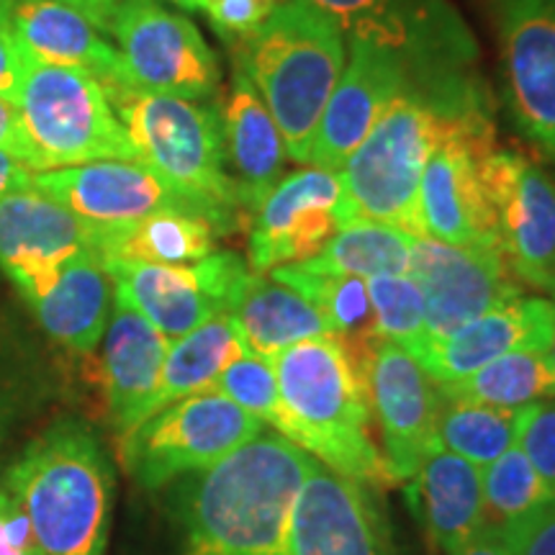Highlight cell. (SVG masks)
I'll return each mask as SVG.
<instances>
[{"label": "cell", "mask_w": 555, "mask_h": 555, "mask_svg": "<svg viewBox=\"0 0 555 555\" xmlns=\"http://www.w3.org/2000/svg\"><path fill=\"white\" fill-rule=\"evenodd\" d=\"M499 26L512 116L555 157V0H502Z\"/></svg>", "instance_id": "obj_17"}, {"label": "cell", "mask_w": 555, "mask_h": 555, "mask_svg": "<svg viewBox=\"0 0 555 555\" xmlns=\"http://www.w3.org/2000/svg\"><path fill=\"white\" fill-rule=\"evenodd\" d=\"M409 82L406 67L391 52L367 41H350V60L311 139L307 157L311 168L343 170L347 157L363 144L384 108Z\"/></svg>", "instance_id": "obj_21"}, {"label": "cell", "mask_w": 555, "mask_h": 555, "mask_svg": "<svg viewBox=\"0 0 555 555\" xmlns=\"http://www.w3.org/2000/svg\"><path fill=\"white\" fill-rule=\"evenodd\" d=\"M34 314L47 330L73 352H93L106 332L114 309V278L93 249L69 258L52 286L29 301Z\"/></svg>", "instance_id": "obj_27"}, {"label": "cell", "mask_w": 555, "mask_h": 555, "mask_svg": "<svg viewBox=\"0 0 555 555\" xmlns=\"http://www.w3.org/2000/svg\"><path fill=\"white\" fill-rule=\"evenodd\" d=\"M21 73H24V50L9 29H0V99L16 101Z\"/></svg>", "instance_id": "obj_42"}, {"label": "cell", "mask_w": 555, "mask_h": 555, "mask_svg": "<svg viewBox=\"0 0 555 555\" xmlns=\"http://www.w3.org/2000/svg\"><path fill=\"white\" fill-rule=\"evenodd\" d=\"M9 29L29 57L93 75L101 86L124 80V62L93 21L57 0H11Z\"/></svg>", "instance_id": "obj_24"}, {"label": "cell", "mask_w": 555, "mask_h": 555, "mask_svg": "<svg viewBox=\"0 0 555 555\" xmlns=\"http://www.w3.org/2000/svg\"><path fill=\"white\" fill-rule=\"evenodd\" d=\"M57 3H65L69 9H75L78 13H82L88 21H93L99 29L108 37V26L114 21L116 11L124 0H57Z\"/></svg>", "instance_id": "obj_46"}, {"label": "cell", "mask_w": 555, "mask_h": 555, "mask_svg": "<svg viewBox=\"0 0 555 555\" xmlns=\"http://www.w3.org/2000/svg\"><path fill=\"white\" fill-rule=\"evenodd\" d=\"M519 414L522 409L476 404L440 393L435 440L440 448L466 457L476 468H483L517 442Z\"/></svg>", "instance_id": "obj_33"}, {"label": "cell", "mask_w": 555, "mask_h": 555, "mask_svg": "<svg viewBox=\"0 0 555 555\" xmlns=\"http://www.w3.org/2000/svg\"><path fill=\"white\" fill-rule=\"evenodd\" d=\"M13 106L34 172L95 159H137L106 90L82 69L47 65L24 52V73Z\"/></svg>", "instance_id": "obj_7"}, {"label": "cell", "mask_w": 555, "mask_h": 555, "mask_svg": "<svg viewBox=\"0 0 555 555\" xmlns=\"http://www.w3.org/2000/svg\"><path fill=\"white\" fill-rule=\"evenodd\" d=\"M29 189H34V170L11 155H5V152H0V196Z\"/></svg>", "instance_id": "obj_44"}, {"label": "cell", "mask_w": 555, "mask_h": 555, "mask_svg": "<svg viewBox=\"0 0 555 555\" xmlns=\"http://www.w3.org/2000/svg\"><path fill=\"white\" fill-rule=\"evenodd\" d=\"M406 502L429 540L446 553L468 543L486 527L481 470L440 446L422 457L409 478Z\"/></svg>", "instance_id": "obj_25"}, {"label": "cell", "mask_w": 555, "mask_h": 555, "mask_svg": "<svg viewBox=\"0 0 555 555\" xmlns=\"http://www.w3.org/2000/svg\"><path fill=\"white\" fill-rule=\"evenodd\" d=\"M5 491L29 515L41 555H103L114 470L101 437L80 420H60L26 446Z\"/></svg>", "instance_id": "obj_4"}, {"label": "cell", "mask_w": 555, "mask_h": 555, "mask_svg": "<svg viewBox=\"0 0 555 555\" xmlns=\"http://www.w3.org/2000/svg\"><path fill=\"white\" fill-rule=\"evenodd\" d=\"M237 47V69L266 101L288 157L307 163L322 111L343 78L345 34L307 0H286Z\"/></svg>", "instance_id": "obj_5"}, {"label": "cell", "mask_w": 555, "mask_h": 555, "mask_svg": "<svg viewBox=\"0 0 555 555\" xmlns=\"http://www.w3.org/2000/svg\"><path fill=\"white\" fill-rule=\"evenodd\" d=\"M245 350L240 330L229 314H217L198 324L189 335L172 339L165 356L157 393L150 401L147 416L193 393L211 391L224 367ZM144 416V420H147ZM142 420V422H144Z\"/></svg>", "instance_id": "obj_30"}, {"label": "cell", "mask_w": 555, "mask_h": 555, "mask_svg": "<svg viewBox=\"0 0 555 555\" xmlns=\"http://www.w3.org/2000/svg\"><path fill=\"white\" fill-rule=\"evenodd\" d=\"M450 137L494 139L489 103L478 82L422 88L409 82L384 108L343 172L345 217L391 224L425 237L420 214L422 172Z\"/></svg>", "instance_id": "obj_1"}, {"label": "cell", "mask_w": 555, "mask_h": 555, "mask_svg": "<svg viewBox=\"0 0 555 555\" xmlns=\"http://www.w3.org/2000/svg\"><path fill=\"white\" fill-rule=\"evenodd\" d=\"M412 245V234L397 227L371 219H352L337 229L322 253L301 266L314 273L358 275L365 281L376 275H409Z\"/></svg>", "instance_id": "obj_31"}, {"label": "cell", "mask_w": 555, "mask_h": 555, "mask_svg": "<svg viewBox=\"0 0 555 555\" xmlns=\"http://www.w3.org/2000/svg\"><path fill=\"white\" fill-rule=\"evenodd\" d=\"M111 106L127 131L139 163L183 193L204 217L232 232L240 221L242 201L229 172L224 129L217 108L178 95L106 82Z\"/></svg>", "instance_id": "obj_6"}, {"label": "cell", "mask_w": 555, "mask_h": 555, "mask_svg": "<svg viewBox=\"0 0 555 555\" xmlns=\"http://www.w3.org/2000/svg\"><path fill=\"white\" fill-rule=\"evenodd\" d=\"M314 463L283 435L262 429L198 470L180 494L183 555H286L291 509Z\"/></svg>", "instance_id": "obj_2"}, {"label": "cell", "mask_w": 555, "mask_h": 555, "mask_svg": "<svg viewBox=\"0 0 555 555\" xmlns=\"http://www.w3.org/2000/svg\"><path fill=\"white\" fill-rule=\"evenodd\" d=\"M286 555H391L371 486L314 463L291 509Z\"/></svg>", "instance_id": "obj_16"}, {"label": "cell", "mask_w": 555, "mask_h": 555, "mask_svg": "<svg viewBox=\"0 0 555 555\" xmlns=\"http://www.w3.org/2000/svg\"><path fill=\"white\" fill-rule=\"evenodd\" d=\"M547 356H551V363H553V367H555V337H553V345H551V350H547Z\"/></svg>", "instance_id": "obj_49"}, {"label": "cell", "mask_w": 555, "mask_h": 555, "mask_svg": "<svg viewBox=\"0 0 555 555\" xmlns=\"http://www.w3.org/2000/svg\"><path fill=\"white\" fill-rule=\"evenodd\" d=\"M221 114L224 129V147L229 168L234 170L242 211L253 214V208L268 196V191L281 180L286 168V142L266 101L247 80L245 73H234L232 90Z\"/></svg>", "instance_id": "obj_26"}, {"label": "cell", "mask_w": 555, "mask_h": 555, "mask_svg": "<svg viewBox=\"0 0 555 555\" xmlns=\"http://www.w3.org/2000/svg\"><path fill=\"white\" fill-rule=\"evenodd\" d=\"M481 486L483 519L496 530L555 499L551 486L538 474L517 442L494 463L483 466Z\"/></svg>", "instance_id": "obj_35"}, {"label": "cell", "mask_w": 555, "mask_h": 555, "mask_svg": "<svg viewBox=\"0 0 555 555\" xmlns=\"http://www.w3.org/2000/svg\"><path fill=\"white\" fill-rule=\"evenodd\" d=\"M496 211L499 247L519 283L555 296V183L543 168L509 150L478 159Z\"/></svg>", "instance_id": "obj_13"}, {"label": "cell", "mask_w": 555, "mask_h": 555, "mask_svg": "<svg viewBox=\"0 0 555 555\" xmlns=\"http://www.w3.org/2000/svg\"><path fill=\"white\" fill-rule=\"evenodd\" d=\"M440 393L476 404L522 409L540 399H555V367L543 350H515L455 384L440 386Z\"/></svg>", "instance_id": "obj_32"}, {"label": "cell", "mask_w": 555, "mask_h": 555, "mask_svg": "<svg viewBox=\"0 0 555 555\" xmlns=\"http://www.w3.org/2000/svg\"><path fill=\"white\" fill-rule=\"evenodd\" d=\"M34 189L73 211L90 232L124 229L163 211L204 217L183 193L139 159H95L73 168L34 172Z\"/></svg>", "instance_id": "obj_15"}, {"label": "cell", "mask_w": 555, "mask_h": 555, "mask_svg": "<svg viewBox=\"0 0 555 555\" xmlns=\"http://www.w3.org/2000/svg\"><path fill=\"white\" fill-rule=\"evenodd\" d=\"M0 152H5V155H11L29 168V150H26L16 106L5 99H0Z\"/></svg>", "instance_id": "obj_43"}, {"label": "cell", "mask_w": 555, "mask_h": 555, "mask_svg": "<svg viewBox=\"0 0 555 555\" xmlns=\"http://www.w3.org/2000/svg\"><path fill=\"white\" fill-rule=\"evenodd\" d=\"M491 150H496L494 139L486 137H450L433 150L420 183L425 237L499 247L496 211L478 170V159Z\"/></svg>", "instance_id": "obj_19"}, {"label": "cell", "mask_w": 555, "mask_h": 555, "mask_svg": "<svg viewBox=\"0 0 555 555\" xmlns=\"http://www.w3.org/2000/svg\"><path fill=\"white\" fill-rule=\"evenodd\" d=\"M0 555H41L29 515L5 489H0Z\"/></svg>", "instance_id": "obj_41"}, {"label": "cell", "mask_w": 555, "mask_h": 555, "mask_svg": "<svg viewBox=\"0 0 555 555\" xmlns=\"http://www.w3.org/2000/svg\"><path fill=\"white\" fill-rule=\"evenodd\" d=\"M286 0H204L206 13L219 37L240 44L249 34L258 31Z\"/></svg>", "instance_id": "obj_39"}, {"label": "cell", "mask_w": 555, "mask_h": 555, "mask_svg": "<svg viewBox=\"0 0 555 555\" xmlns=\"http://www.w3.org/2000/svg\"><path fill=\"white\" fill-rule=\"evenodd\" d=\"M270 278L307 298L311 307L324 317L332 335H350V332L376 327L365 278L314 273V270L304 268L301 262L273 268Z\"/></svg>", "instance_id": "obj_34"}, {"label": "cell", "mask_w": 555, "mask_h": 555, "mask_svg": "<svg viewBox=\"0 0 555 555\" xmlns=\"http://www.w3.org/2000/svg\"><path fill=\"white\" fill-rule=\"evenodd\" d=\"M93 234V253L103 262L191 266L217 253L219 229L191 211H163L137 224Z\"/></svg>", "instance_id": "obj_29"}, {"label": "cell", "mask_w": 555, "mask_h": 555, "mask_svg": "<svg viewBox=\"0 0 555 555\" xmlns=\"http://www.w3.org/2000/svg\"><path fill=\"white\" fill-rule=\"evenodd\" d=\"M114 288L168 343L189 335L206 319L227 314L249 273L234 253H214L191 266H152V262H103Z\"/></svg>", "instance_id": "obj_12"}, {"label": "cell", "mask_w": 555, "mask_h": 555, "mask_svg": "<svg viewBox=\"0 0 555 555\" xmlns=\"http://www.w3.org/2000/svg\"><path fill=\"white\" fill-rule=\"evenodd\" d=\"M266 425L217 391L172 401L119 440L121 463L142 489H163L211 468L258 437Z\"/></svg>", "instance_id": "obj_9"}, {"label": "cell", "mask_w": 555, "mask_h": 555, "mask_svg": "<svg viewBox=\"0 0 555 555\" xmlns=\"http://www.w3.org/2000/svg\"><path fill=\"white\" fill-rule=\"evenodd\" d=\"M93 249L90 227L37 189L0 196V268L34 301L69 258Z\"/></svg>", "instance_id": "obj_20"}, {"label": "cell", "mask_w": 555, "mask_h": 555, "mask_svg": "<svg viewBox=\"0 0 555 555\" xmlns=\"http://www.w3.org/2000/svg\"><path fill=\"white\" fill-rule=\"evenodd\" d=\"M555 337V301L547 298H525L502 304L474 319L455 335L429 345L420 356L435 384L446 386L481 371L491 360L515 350L547 352Z\"/></svg>", "instance_id": "obj_22"}, {"label": "cell", "mask_w": 555, "mask_h": 555, "mask_svg": "<svg viewBox=\"0 0 555 555\" xmlns=\"http://www.w3.org/2000/svg\"><path fill=\"white\" fill-rule=\"evenodd\" d=\"M159 3L178 5V9L183 11H201V3H204V0H159Z\"/></svg>", "instance_id": "obj_47"}, {"label": "cell", "mask_w": 555, "mask_h": 555, "mask_svg": "<svg viewBox=\"0 0 555 555\" xmlns=\"http://www.w3.org/2000/svg\"><path fill=\"white\" fill-rule=\"evenodd\" d=\"M517 446L555 494V401H535L522 406Z\"/></svg>", "instance_id": "obj_38"}, {"label": "cell", "mask_w": 555, "mask_h": 555, "mask_svg": "<svg viewBox=\"0 0 555 555\" xmlns=\"http://www.w3.org/2000/svg\"><path fill=\"white\" fill-rule=\"evenodd\" d=\"M335 21L345 39L391 52L414 86L476 82L478 44L448 0H307Z\"/></svg>", "instance_id": "obj_8"}, {"label": "cell", "mask_w": 555, "mask_h": 555, "mask_svg": "<svg viewBox=\"0 0 555 555\" xmlns=\"http://www.w3.org/2000/svg\"><path fill=\"white\" fill-rule=\"evenodd\" d=\"M0 5H3L5 11H9V5H11V0H0Z\"/></svg>", "instance_id": "obj_50"}, {"label": "cell", "mask_w": 555, "mask_h": 555, "mask_svg": "<svg viewBox=\"0 0 555 555\" xmlns=\"http://www.w3.org/2000/svg\"><path fill=\"white\" fill-rule=\"evenodd\" d=\"M409 275L425 294L422 350L455 335L486 311L522 296L519 278L499 247L448 245L433 237H414Z\"/></svg>", "instance_id": "obj_11"}, {"label": "cell", "mask_w": 555, "mask_h": 555, "mask_svg": "<svg viewBox=\"0 0 555 555\" xmlns=\"http://www.w3.org/2000/svg\"><path fill=\"white\" fill-rule=\"evenodd\" d=\"M108 39L121 54L127 86L189 101L217 93V54L189 18L159 0H124L108 26Z\"/></svg>", "instance_id": "obj_10"}, {"label": "cell", "mask_w": 555, "mask_h": 555, "mask_svg": "<svg viewBox=\"0 0 555 555\" xmlns=\"http://www.w3.org/2000/svg\"><path fill=\"white\" fill-rule=\"evenodd\" d=\"M448 555H509V547H506L502 532H499L496 527L486 525L468 540V543L455 547V551Z\"/></svg>", "instance_id": "obj_45"}, {"label": "cell", "mask_w": 555, "mask_h": 555, "mask_svg": "<svg viewBox=\"0 0 555 555\" xmlns=\"http://www.w3.org/2000/svg\"><path fill=\"white\" fill-rule=\"evenodd\" d=\"M365 391L384 433L388 466L397 481H409L437 446L440 386L406 347L384 339L367 367Z\"/></svg>", "instance_id": "obj_18"}, {"label": "cell", "mask_w": 555, "mask_h": 555, "mask_svg": "<svg viewBox=\"0 0 555 555\" xmlns=\"http://www.w3.org/2000/svg\"><path fill=\"white\" fill-rule=\"evenodd\" d=\"M168 347V339L114 288V309L103 332V386L119 440L147 416Z\"/></svg>", "instance_id": "obj_23"}, {"label": "cell", "mask_w": 555, "mask_h": 555, "mask_svg": "<svg viewBox=\"0 0 555 555\" xmlns=\"http://www.w3.org/2000/svg\"><path fill=\"white\" fill-rule=\"evenodd\" d=\"M499 532L509 555H555V499L504 525Z\"/></svg>", "instance_id": "obj_40"}, {"label": "cell", "mask_w": 555, "mask_h": 555, "mask_svg": "<svg viewBox=\"0 0 555 555\" xmlns=\"http://www.w3.org/2000/svg\"><path fill=\"white\" fill-rule=\"evenodd\" d=\"M249 217V268L268 273L307 262L347 224L343 172L307 168L281 178Z\"/></svg>", "instance_id": "obj_14"}, {"label": "cell", "mask_w": 555, "mask_h": 555, "mask_svg": "<svg viewBox=\"0 0 555 555\" xmlns=\"http://www.w3.org/2000/svg\"><path fill=\"white\" fill-rule=\"evenodd\" d=\"M0 29H9V11H5L3 5H0Z\"/></svg>", "instance_id": "obj_48"}, {"label": "cell", "mask_w": 555, "mask_h": 555, "mask_svg": "<svg viewBox=\"0 0 555 555\" xmlns=\"http://www.w3.org/2000/svg\"><path fill=\"white\" fill-rule=\"evenodd\" d=\"M227 314L237 324L245 350L266 360L301 339L332 335L324 317L307 298L253 270L242 281Z\"/></svg>", "instance_id": "obj_28"}, {"label": "cell", "mask_w": 555, "mask_h": 555, "mask_svg": "<svg viewBox=\"0 0 555 555\" xmlns=\"http://www.w3.org/2000/svg\"><path fill=\"white\" fill-rule=\"evenodd\" d=\"M211 391L232 399L245 412L258 416L260 422H270L275 429H281L286 422V406L278 391L273 363L253 352H242L237 360H232Z\"/></svg>", "instance_id": "obj_37"}, {"label": "cell", "mask_w": 555, "mask_h": 555, "mask_svg": "<svg viewBox=\"0 0 555 555\" xmlns=\"http://www.w3.org/2000/svg\"><path fill=\"white\" fill-rule=\"evenodd\" d=\"M270 363L286 406L278 435L339 476L371 489L397 486L386 455L371 440V404L337 335L301 339Z\"/></svg>", "instance_id": "obj_3"}, {"label": "cell", "mask_w": 555, "mask_h": 555, "mask_svg": "<svg viewBox=\"0 0 555 555\" xmlns=\"http://www.w3.org/2000/svg\"><path fill=\"white\" fill-rule=\"evenodd\" d=\"M373 324L388 343L406 347L412 356L425 345V294L412 275L367 278Z\"/></svg>", "instance_id": "obj_36"}]
</instances>
